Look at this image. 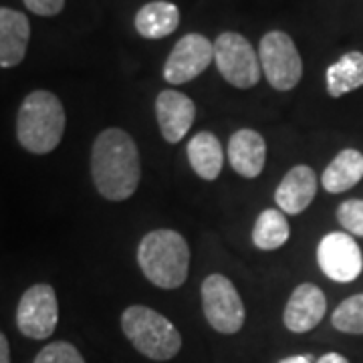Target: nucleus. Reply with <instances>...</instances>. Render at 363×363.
I'll return each instance as SVG.
<instances>
[{
    "label": "nucleus",
    "instance_id": "obj_1",
    "mask_svg": "<svg viewBox=\"0 0 363 363\" xmlns=\"http://www.w3.org/2000/svg\"><path fill=\"white\" fill-rule=\"evenodd\" d=\"M91 176L105 200L121 202L135 194L142 180V160L128 131L104 130L91 150Z\"/></svg>",
    "mask_w": 363,
    "mask_h": 363
},
{
    "label": "nucleus",
    "instance_id": "obj_2",
    "mask_svg": "<svg viewBox=\"0 0 363 363\" xmlns=\"http://www.w3.org/2000/svg\"><path fill=\"white\" fill-rule=\"evenodd\" d=\"M67 125L61 99L51 91H33L16 113V140L30 154H51L59 147Z\"/></svg>",
    "mask_w": 363,
    "mask_h": 363
},
{
    "label": "nucleus",
    "instance_id": "obj_3",
    "mask_svg": "<svg viewBox=\"0 0 363 363\" xmlns=\"http://www.w3.org/2000/svg\"><path fill=\"white\" fill-rule=\"evenodd\" d=\"M138 262L152 285L160 289H178L188 279L190 247L176 230H152L143 236L138 247Z\"/></svg>",
    "mask_w": 363,
    "mask_h": 363
},
{
    "label": "nucleus",
    "instance_id": "obj_4",
    "mask_svg": "<svg viewBox=\"0 0 363 363\" xmlns=\"http://www.w3.org/2000/svg\"><path fill=\"white\" fill-rule=\"evenodd\" d=\"M121 329L131 345L154 362H168L182 350V335L176 325L150 307H128L121 315Z\"/></svg>",
    "mask_w": 363,
    "mask_h": 363
},
{
    "label": "nucleus",
    "instance_id": "obj_5",
    "mask_svg": "<svg viewBox=\"0 0 363 363\" xmlns=\"http://www.w3.org/2000/svg\"><path fill=\"white\" fill-rule=\"evenodd\" d=\"M202 309L206 321L218 333L233 335L245 325L247 311L233 281L224 274H210L202 283Z\"/></svg>",
    "mask_w": 363,
    "mask_h": 363
},
{
    "label": "nucleus",
    "instance_id": "obj_6",
    "mask_svg": "<svg viewBox=\"0 0 363 363\" xmlns=\"http://www.w3.org/2000/svg\"><path fill=\"white\" fill-rule=\"evenodd\" d=\"M260 69L271 87L291 91L303 77V61L293 39L283 30H271L260 40Z\"/></svg>",
    "mask_w": 363,
    "mask_h": 363
},
{
    "label": "nucleus",
    "instance_id": "obj_7",
    "mask_svg": "<svg viewBox=\"0 0 363 363\" xmlns=\"http://www.w3.org/2000/svg\"><path fill=\"white\" fill-rule=\"evenodd\" d=\"M214 61L224 81L236 89H250L260 79V59L238 33H222L214 40Z\"/></svg>",
    "mask_w": 363,
    "mask_h": 363
},
{
    "label": "nucleus",
    "instance_id": "obj_8",
    "mask_svg": "<svg viewBox=\"0 0 363 363\" xmlns=\"http://www.w3.org/2000/svg\"><path fill=\"white\" fill-rule=\"evenodd\" d=\"M59 323V301L51 285H33L23 293L16 307V327L28 339H49Z\"/></svg>",
    "mask_w": 363,
    "mask_h": 363
},
{
    "label": "nucleus",
    "instance_id": "obj_9",
    "mask_svg": "<svg viewBox=\"0 0 363 363\" xmlns=\"http://www.w3.org/2000/svg\"><path fill=\"white\" fill-rule=\"evenodd\" d=\"M317 262L335 283H353L363 271V252L347 233L325 234L317 247Z\"/></svg>",
    "mask_w": 363,
    "mask_h": 363
},
{
    "label": "nucleus",
    "instance_id": "obj_10",
    "mask_svg": "<svg viewBox=\"0 0 363 363\" xmlns=\"http://www.w3.org/2000/svg\"><path fill=\"white\" fill-rule=\"evenodd\" d=\"M214 59V45L198 33L182 37L169 52L164 65V79L172 85H182L204 73Z\"/></svg>",
    "mask_w": 363,
    "mask_h": 363
},
{
    "label": "nucleus",
    "instance_id": "obj_11",
    "mask_svg": "<svg viewBox=\"0 0 363 363\" xmlns=\"http://www.w3.org/2000/svg\"><path fill=\"white\" fill-rule=\"evenodd\" d=\"M327 311L325 293L313 283L298 285L286 301L283 321L285 327L293 333H307L321 323Z\"/></svg>",
    "mask_w": 363,
    "mask_h": 363
},
{
    "label": "nucleus",
    "instance_id": "obj_12",
    "mask_svg": "<svg viewBox=\"0 0 363 363\" xmlns=\"http://www.w3.org/2000/svg\"><path fill=\"white\" fill-rule=\"evenodd\" d=\"M156 117L164 140L169 143H180L194 123L196 105L180 91L166 89L157 95Z\"/></svg>",
    "mask_w": 363,
    "mask_h": 363
},
{
    "label": "nucleus",
    "instance_id": "obj_13",
    "mask_svg": "<svg viewBox=\"0 0 363 363\" xmlns=\"http://www.w3.org/2000/svg\"><path fill=\"white\" fill-rule=\"evenodd\" d=\"M317 194V176L309 166H295L285 174L274 192V202L281 212L297 216L311 206Z\"/></svg>",
    "mask_w": 363,
    "mask_h": 363
},
{
    "label": "nucleus",
    "instance_id": "obj_14",
    "mask_svg": "<svg viewBox=\"0 0 363 363\" xmlns=\"http://www.w3.org/2000/svg\"><path fill=\"white\" fill-rule=\"evenodd\" d=\"M30 40V23L26 14L0 6V67L11 69L23 63Z\"/></svg>",
    "mask_w": 363,
    "mask_h": 363
},
{
    "label": "nucleus",
    "instance_id": "obj_15",
    "mask_svg": "<svg viewBox=\"0 0 363 363\" xmlns=\"http://www.w3.org/2000/svg\"><path fill=\"white\" fill-rule=\"evenodd\" d=\"M228 162L234 172L245 178L260 176L267 162L264 138L255 130H238L228 142Z\"/></svg>",
    "mask_w": 363,
    "mask_h": 363
},
{
    "label": "nucleus",
    "instance_id": "obj_16",
    "mask_svg": "<svg viewBox=\"0 0 363 363\" xmlns=\"http://www.w3.org/2000/svg\"><path fill=\"white\" fill-rule=\"evenodd\" d=\"M180 25V9L168 0H154L143 4L135 14V30L143 39L169 37Z\"/></svg>",
    "mask_w": 363,
    "mask_h": 363
},
{
    "label": "nucleus",
    "instance_id": "obj_17",
    "mask_svg": "<svg viewBox=\"0 0 363 363\" xmlns=\"http://www.w3.org/2000/svg\"><path fill=\"white\" fill-rule=\"evenodd\" d=\"M362 180L363 154L353 147L339 152L321 176V184L329 194H343L351 188H355Z\"/></svg>",
    "mask_w": 363,
    "mask_h": 363
},
{
    "label": "nucleus",
    "instance_id": "obj_18",
    "mask_svg": "<svg viewBox=\"0 0 363 363\" xmlns=\"http://www.w3.org/2000/svg\"><path fill=\"white\" fill-rule=\"evenodd\" d=\"M190 166L202 180H216L224 166V150L218 138L210 131H200L188 143Z\"/></svg>",
    "mask_w": 363,
    "mask_h": 363
},
{
    "label": "nucleus",
    "instance_id": "obj_19",
    "mask_svg": "<svg viewBox=\"0 0 363 363\" xmlns=\"http://www.w3.org/2000/svg\"><path fill=\"white\" fill-rule=\"evenodd\" d=\"M325 81H327V93L335 99L363 87V52H345L339 61L329 65L325 73Z\"/></svg>",
    "mask_w": 363,
    "mask_h": 363
},
{
    "label": "nucleus",
    "instance_id": "obj_20",
    "mask_svg": "<svg viewBox=\"0 0 363 363\" xmlns=\"http://www.w3.org/2000/svg\"><path fill=\"white\" fill-rule=\"evenodd\" d=\"M291 236V228L286 222L285 212L277 208H267L259 214L252 228V242L260 250H277L285 247Z\"/></svg>",
    "mask_w": 363,
    "mask_h": 363
},
{
    "label": "nucleus",
    "instance_id": "obj_21",
    "mask_svg": "<svg viewBox=\"0 0 363 363\" xmlns=\"http://www.w3.org/2000/svg\"><path fill=\"white\" fill-rule=\"evenodd\" d=\"M331 323L341 333L363 335V293L339 303V307L331 315Z\"/></svg>",
    "mask_w": 363,
    "mask_h": 363
},
{
    "label": "nucleus",
    "instance_id": "obj_22",
    "mask_svg": "<svg viewBox=\"0 0 363 363\" xmlns=\"http://www.w3.org/2000/svg\"><path fill=\"white\" fill-rule=\"evenodd\" d=\"M33 363H85V359L73 343L55 341L45 345Z\"/></svg>",
    "mask_w": 363,
    "mask_h": 363
},
{
    "label": "nucleus",
    "instance_id": "obj_23",
    "mask_svg": "<svg viewBox=\"0 0 363 363\" xmlns=\"http://www.w3.org/2000/svg\"><path fill=\"white\" fill-rule=\"evenodd\" d=\"M337 220L347 234L363 236V200L353 198L341 202L337 208Z\"/></svg>",
    "mask_w": 363,
    "mask_h": 363
},
{
    "label": "nucleus",
    "instance_id": "obj_24",
    "mask_svg": "<svg viewBox=\"0 0 363 363\" xmlns=\"http://www.w3.org/2000/svg\"><path fill=\"white\" fill-rule=\"evenodd\" d=\"M23 2L30 13L39 16H55L65 6V0H23Z\"/></svg>",
    "mask_w": 363,
    "mask_h": 363
},
{
    "label": "nucleus",
    "instance_id": "obj_25",
    "mask_svg": "<svg viewBox=\"0 0 363 363\" xmlns=\"http://www.w3.org/2000/svg\"><path fill=\"white\" fill-rule=\"evenodd\" d=\"M0 363H11V347H9V339L0 331Z\"/></svg>",
    "mask_w": 363,
    "mask_h": 363
},
{
    "label": "nucleus",
    "instance_id": "obj_26",
    "mask_svg": "<svg viewBox=\"0 0 363 363\" xmlns=\"http://www.w3.org/2000/svg\"><path fill=\"white\" fill-rule=\"evenodd\" d=\"M315 363H350L341 353H325L323 357H319Z\"/></svg>",
    "mask_w": 363,
    "mask_h": 363
},
{
    "label": "nucleus",
    "instance_id": "obj_27",
    "mask_svg": "<svg viewBox=\"0 0 363 363\" xmlns=\"http://www.w3.org/2000/svg\"><path fill=\"white\" fill-rule=\"evenodd\" d=\"M279 363H313L311 355H293V357H285Z\"/></svg>",
    "mask_w": 363,
    "mask_h": 363
}]
</instances>
